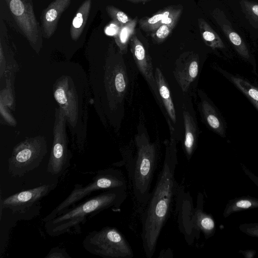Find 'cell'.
<instances>
[{
    "instance_id": "6da1fadb",
    "label": "cell",
    "mask_w": 258,
    "mask_h": 258,
    "mask_svg": "<svg viewBox=\"0 0 258 258\" xmlns=\"http://www.w3.org/2000/svg\"><path fill=\"white\" fill-rule=\"evenodd\" d=\"M178 164L174 144L166 147L162 167L142 217V240L146 256L151 258L170 214L178 185L175 171Z\"/></svg>"
},
{
    "instance_id": "7a4b0ae2",
    "label": "cell",
    "mask_w": 258,
    "mask_h": 258,
    "mask_svg": "<svg viewBox=\"0 0 258 258\" xmlns=\"http://www.w3.org/2000/svg\"><path fill=\"white\" fill-rule=\"evenodd\" d=\"M52 83L54 99L63 112L70 126L77 133L85 130L87 115L86 96L88 84L79 67L63 66L56 68Z\"/></svg>"
},
{
    "instance_id": "3957f363",
    "label": "cell",
    "mask_w": 258,
    "mask_h": 258,
    "mask_svg": "<svg viewBox=\"0 0 258 258\" xmlns=\"http://www.w3.org/2000/svg\"><path fill=\"white\" fill-rule=\"evenodd\" d=\"M127 190L112 189L87 198L65 209L53 219L45 222L48 235L58 236L68 233L79 234L88 219L109 208H119L127 197Z\"/></svg>"
},
{
    "instance_id": "277c9868",
    "label": "cell",
    "mask_w": 258,
    "mask_h": 258,
    "mask_svg": "<svg viewBox=\"0 0 258 258\" xmlns=\"http://www.w3.org/2000/svg\"><path fill=\"white\" fill-rule=\"evenodd\" d=\"M137 153L125 163L134 198L146 205L151 195V187L157 161L155 145L144 135L136 138Z\"/></svg>"
},
{
    "instance_id": "5b68a950",
    "label": "cell",
    "mask_w": 258,
    "mask_h": 258,
    "mask_svg": "<svg viewBox=\"0 0 258 258\" xmlns=\"http://www.w3.org/2000/svg\"><path fill=\"white\" fill-rule=\"evenodd\" d=\"M127 181L121 170L111 168L100 170L87 185L83 186L82 184H75L69 195L42 221L45 223L53 219L65 209L76 204L95 191L127 190Z\"/></svg>"
},
{
    "instance_id": "8992f818",
    "label": "cell",
    "mask_w": 258,
    "mask_h": 258,
    "mask_svg": "<svg viewBox=\"0 0 258 258\" xmlns=\"http://www.w3.org/2000/svg\"><path fill=\"white\" fill-rule=\"evenodd\" d=\"M89 253L104 258H132L133 249L124 235L116 228L106 226L89 232L83 241Z\"/></svg>"
},
{
    "instance_id": "52a82bcc",
    "label": "cell",
    "mask_w": 258,
    "mask_h": 258,
    "mask_svg": "<svg viewBox=\"0 0 258 258\" xmlns=\"http://www.w3.org/2000/svg\"><path fill=\"white\" fill-rule=\"evenodd\" d=\"M46 152V142L44 138L26 139L14 148L8 159L9 172L13 176H23L40 165Z\"/></svg>"
},
{
    "instance_id": "ba28073f",
    "label": "cell",
    "mask_w": 258,
    "mask_h": 258,
    "mask_svg": "<svg viewBox=\"0 0 258 258\" xmlns=\"http://www.w3.org/2000/svg\"><path fill=\"white\" fill-rule=\"evenodd\" d=\"M104 86L106 99L111 110L123 101L128 85L126 68L123 60L107 59L104 68Z\"/></svg>"
},
{
    "instance_id": "9c48e42d",
    "label": "cell",
    "mask_w": 258,
    "mask_h": 258,
    "mask_svg": "<svg viewBox=\"0 0 258 258\" xmlns=\"http://www.w3.org/2000/svg\"><path fill=\"white\" fill-rule=\"evenodd\" d=\"M66 117L60 108H56L53 130V142L47 170L58 176L63 173L70 165L72 154L69 149L66 132Z\"/></svg>"
},
{
    "instance_id": "30bf717a",
    "label": "cell",
    "mask_w": 258,
    "mask_h": 258,
    "mask_svg": "<svg viewBox=\"0 0 258 258\" xmlns=\"http://www.w3.org/2000/svg\"><path fill=\"white\" fill-rule=\"evenodd\" d=\"M10 12L32 46L42 40L41 30L34 14L32 0H5Z\"/></svg>"
},
{
    "instance_id": "8fae6325",
    "label": "cell",
    "mask_w": 258,
    "mask_h": 258,
    "mask_svg": "<svg viewBox=\"0 0 258 258\" xmlns=\"http://www.w3.org/2000/svg\"><path fill=\"white\" fill-rule=\"evenodd\" d=\"M56 186V183L44 184L20 191L5 199L1 198V209L7 208L14 214H24L34 206H36Z\"/></svg>"
},
{
    "instance_id": "7c38bea8",
    "label": "cell",
    "mask_w": 258,
    "mask_h": 258,
    "mask_svg": "<svg viewBox=\"0 0 258 258\" xmlns=\"http://www.w3.org/2000/svg\"><path fill=\"white\" fill-rule=\"evenodd\" d=\"M131 50L136 65L151 87L157 99H160L155 81L152 59L148 51L139 39L134 34L131 39Z\"/></svg>"
},
{
    "instance_id": "4fadbf2b",
    "label": "cell",
    "mask_w": 258,
    "mask_h": 258,
    "mask_svg": "<svg viewBox=\"0 0 258 258\" xmlns=\"http://www.w3.org/2000/svg\"><path fill=\"white\" fill-rule=\"evenodd\" d=\"M199 66L200 58L196 54H188L176 61L173 74L183 92L187 91L191 83L197 77Z\"/></svg>"
},
{
    "instance_id": "5bb4252c",
    "label": "cell",
    "mask_w": 258,
    "mask_h": 258,
    "mask_svg": "<svg viewBox=\"0 0 258 258\" xmlns=\"http://www.w3.org/2000/svg\"><path fill=\"white\" fill-rule=\"evenodd\" d=\"M71 0H54L42 12L41 21L42 35L50 38L54 33L62 13L69 7Z\"/></svg>"
},
{
    "instance_id": "9a60e30c",
    "label": "cell",
    "mask_w": 258,
    "mask_h": 258,
    "mask_svg": "<svg viewBox=\"0 0 258 258\" xmlns=\"http://www.w3.org/2000/svg\"><path fill=\"white\" fill-rule=\"evenodd\" d=\"M191 228L197 235L202 232L208 239L216 232V224L213 216L204 211V196L199 192L197 197V207L191 215Z\"/></svg>"
},
{
    "instance_id": "2e32d148",
    "label": "cell",
    "mask_w": 258,
    "mask_h": 258,
    "mask_svg": "<svg viewBox=\"0 0 258 258\" xmlns=\"http://www.w3.org/2000/svg\"><path fill=\"white\" fill-rule=\"evenodd\" d=\"M201 110L203 118L208 127L221 137H226V122L216 106L209 99H202Z\"/></svg>"
},
{
    "instance_id": "e0dca14e",
    "label": "cell",
    "mask_w": 258,
    "mask_h": 258,
    "mask_svg": "<svg viewBox=\"0 0 258 258\" xmlns=\"http://www.w3.org/2000/svg\"><path fill=\"white\" fill-rule=\"evenodd\" d=\"M214 68L238 89L258 111V86L247 79L229 73L219 66Z\"/></svg>"
},
{
    "instance_id": "ac0fdd59",
    "label": "cell",
    "mask_w": 258,
    "mask_h": 258,
    "mask_svg": "<svg viewBox=\"0 0 258 258\" xmlns=\"http://www.w3.org/2000/svg\"><path fill=\"white\" fill-rule=\"evenodd\" d=\"M154 75L160 99L162 100L167 114L171 121L173 123H175L176 122V112L168 83L159 68L156 69Z\"/></svg>"
},
{
    "instance_id": "d6986e66",
    "label": "cell",
    "mask_w": 258,
    "mask_h": 258,
    "mask_svg": "<svg viewBox=\"0 0 258 258\" xmlns=\"http://www.w3.org/2000/svg\"><path fill=\"white\" fill-rule=\"evenodd\" d=\"M184 126L183 149L187 159L192 157L196 149L198 140V130L196 123L188 111L183 112Z\"/></svg>"
},
{
    "instance_id": "ffe728a7",
    "label": "cell",
    "mask_w": 258,
    "mask_h": 258,
    "mask_svg": "<svg viewBox=\"0 0 258 258\" xmlns=\"http://www.w3.org/2000/svg\"><path fill=\"white\" fill-rule=\"evenodd\" d=\"M91 7V0H85L78 10L70 27V34L73 40L77 41L81 36L89 17Z\"/></svg>"
},
{
    "instance_id": "44dd1931",
    "label": "cell",
    "mask_w": 258,
    "mask_h": 258,
    "mask_svg": "<svg viewBox=\"0 0 258 258\" xmlns=\"http://www.w3.org/2000/svg\"><path fill=\"white\" fill-rule=\"evenodd\" d=\"M255 208H258V199L249 196L236 197L228 202L223 216L226 218L235 213Z\"/></svg>"
},
{
    "instance_id": "7402d4cb",
    "label": "cell",
    "mask_w": 258,
    "mask_h": 258,
    "mask_svg": "<svg viewBox=\"0 0 258 258\" xmlns=\"http://www.w3.org/2000/svg\"><path fill=\"white\" fill-rule=\"evenodd\" d=\"M199 26L205 44L213 49L226 50V47L221 38L205 20L199 19Z\"/></svg>"
},
{
    "instance_id": "603a6c76",
    "label": "cell",
    "mask_w": 258,
    "mask_h": 258,
    "mask_svg": "<svg viewBox=\"0 0 258 258\" xmlns=\"http://www.w3.org/2000/svg\"><path fill=\"white\" fill-rule=\"evenodd\" d=\"M137 21V17H136L129 22L122 25L118 33L114 36L115 41L122 54L127 52L128 42L135 33Z\"/></svg>"
},
{
    "instance_id": "cb8c5ba5",
    "label": "cell",
    "mask_w": 258,
    "mask_h": 258,
    "mask_svg": "<svg viewBox=\"0 0 258 258\" xmlns=\"http://www.w3.org/2000/svg\"><path fill=\"white\" fill-rule=\"evenodd\" d=\"M173 10L172 8H167L161 13H158L150 18L140 20L139 23L141 28L146 31H154L158 23L168 17Z\"/></svg>"
},
{
    "instance_id": "d4e9b609",
    "label": "cell",
    "mask_w": 258,
    "mask_h": 258,
    "mask_svg": "<svg viewBox=\"0 0 258 258\" xmlns=\"http://www.w3.org/2000/svg\"><path fill=\"white\" fill-rule=\"evenodd\" d=\"M243 11L251 25L258 28V4L248 1H241Z\"/></svg>"
},
{
    "instance_id": "484cf974",
    "label": "cell",
    "mask_w": 258,
    "mask_h": 258,
    "mask_svg": "<svg viewBox=\"0 0 258 258\" xmlns=\"http://www.w3.org/2000/svg\"><path fill=\"white\" fill-rule=\"evenodd\" d=\"M107 14L113 20L116 21L121 25L125 24L132 20L123 12L112 6L106 7Z\"/></svg>"
},
{
    "instance_id": "4316f807",
    "label": "cell",
    "mask_w": 258,
    "mask_h": 258,
    "mask_svg": "<svg viewBox=\"0 0 258 258\" xmlns=\"http://www.w3.org/2000/svg\"><path fill=\"white\" fill-rule=\"evenodd\" d=\"M177 22L169 24H163L155 30L152 35L154 39L157 42L164 41L169 35Z\"/></svg>"
},
{
    "instance_id": "83f0119b",
    "label": "cell",
    "mask_w": 258,
    "mask_h": 258,
    "mask_svg": "<svg viewBox=\"0 0 258 258\" xmlns=\"http://www.w3.org/2000/svg\"><path fill=\"white\" fill-rule=\"evenodd\" d=\"M238 229L247 235L258 238V223L242 224L239 225Z\"/></svg>"
},
{
    "instance_id": "f1b7e54d",
    "label": "cell",
    "mask_w": 258,
    "mask_h": 258,
    "mask_svg": "<svg viewBox=\"0 0 258 258\" xmlns=\"http://www.w3.org/2000/svg\"><path fill=\"white\" fill-rule=\"evenodd\" d=\"M45 257L68 258L71 257V256L64 249L59 248L58 246H57L51 248Z\"/></svg>"
},
{
    "instance_id": "f546056e",
    "label": "cell",
    "mask_w": 258,
    "mask_h": 258,
    "mask_svg": "<svg viewBox=\"0 0 258 258\" xmlns=\"http://www.w3.org/2000/svg\"><path fill=\"white\" fill-rule=\"evenodd\" d=\"M121 25L113 20L105 29L106 34L110 36H115L118 33Z\"/></svg>"
},
{
    "instance_id": "4dcf8cb0",
    "label": "cell",
    "mask_w": 258,
    "mask_h": 258,
    "mask_svg": "<svg viewBox=\"0 0 258 258\" xmlns=\"http://www.w3.org/2000/svg\"><path fill=\"white\" fill-rule=\"evenodd\" d=\"M241 167L245 174L253 181V182L258 187V177L254 175L250 170H249L244 164L240 163Z\"/></svg>"
},
{
    "instance_id": "1f68e13d",
    "label": "cell",
    "mask_w": 258,
    "mask_h": 258,
    "mask_svg": "<svg viewBox=\"0 0 258 258\" xmlns=\"http://www.w3.org/2000/svg\"><path fill=\"white\" fill-rule=\"evenodd\" d=\"M239 253L242 254L244 258H253L255 255L256 251L255 249L239 250Z\"/></svg>"
},
{
    "instance_id": "d6a6232c",
    "label": "cell",
    "mask_w": 258,
    "mask_h": 258,
    "mask_svg": "<svg viewBox=\"0 0 258 258\" xmlns=\"http://www.w3.org/2000/svg\"><path fill=\"white\" fill-rule=\"evenodd\" d=\"M127 1L137 3H141V2H147V1H151V0H127Z\"/></svg>"
}]
</instances>
